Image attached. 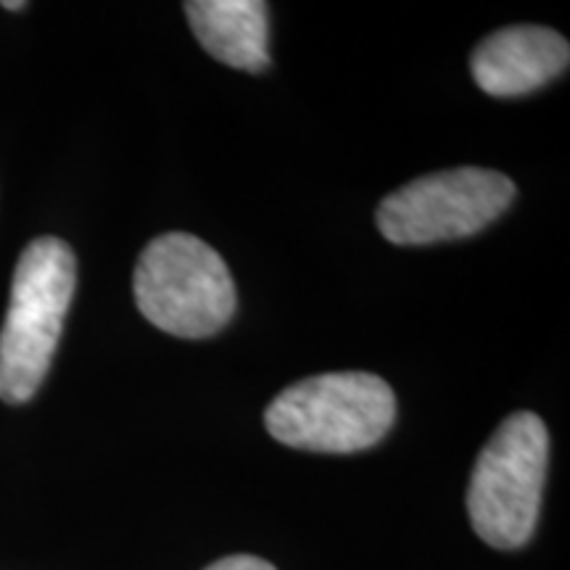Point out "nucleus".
<instances>
[{
  "mask_svg": "<svg viewBox=\"0 0 570 570\" xmlns=\"http://www.w3.org/2000/svg\"><path fill=\"white\" fill-rule=\"evenodd\" d=\"M77 265L61 238H38L19 256L0 331V399L24 404L38 394L75 296Z\"/></svg>",
  "mask_w": 570,
  "mask_h": 570,
  "instance_id": "obj_1",
  "label": "nucleus"
},
{
  "mask_svg": "<svg viewBox=\"0 0 570 570\" xmlns=\"http://www.w3.org/2000/svg\"><path fill=\"white\" fill-rule=\"evenodd\" d=\"M396 420V396L370 373H325L281 391L265 412L269 436L285 446L354 454L375 446Z\"/></svg>",
  "mask_w": 570,
  "mask_h": 570,
  "instance_id": "obj_2",
  "label": "nucleus"
},
{
  "mask_svg": "<svg viewBox=\"0 0 570 570\" xmlns=\"http://www.w3.org/2000/svg\"><path fill=\"white\" fill-rule=\"evenodd\" d=\"M132 291L142 317L180 338L214 336L238 304L223 256L188 233L159 235L142 248Z\"/></svg>",
  "mask_w": 570,
  "mask_h": 570,
  "instance_id": "obj_3",
  "label": "nucleus"
},
{
  "mask_svg": "<svg viewBox=\"0 0 570 570\" xmlns=\"http://www.w3.org/2000/svg\"><path fill=\"white\" fill-rule=\"evenodd\" d=\"M550 433L533 412H515L497 428L475 460L468 489L470 525L497 550H518L533 537L541 510Z\"/></svg>",
  "mask_w": 570,
  "mask_h": 570,
  "instance_id": "obj_4",
  "label": "nucleus"
},
{
  "mask_svg": "<svg viewBox=\"0 0 570 570\" xmlns=\"http://www.w3.org/2000/svg\"><path fill=\"white\" fill-rule=\"evenodd\" d=\"M515 202V183L494 169L460 167L412 180L377 206V230L396 246L470 238Z\"/></svg>",
  "mask_w": 570,
  "mask_h": 570,
  "instance_id": "obj_5",
  "label": "nucleus"
},
{
  "mask_svg": "<svg viewBox=\"0 0 570 570\" xmlns=\"http://www.w3.org/2000/svg\"><path fill=\"white\" fill-rule=\"evenodd\" d=\"M570 63V46L547 27H508L489 35L473 51L470 69L483 92L518 98L544 88Z\"/></svg>",
  "mask_w": 570,
  "mask_h": 570,
  "instance_id": "obj_6",
  "label": "nucleus"
},
{
  "mask_svg": "<svg viewBox=\"0 0 570 570\" xmlns=\"http://www.w3.org/2000/svg\"><path fill=\"white\" fill-rule=\"evenodd\" d=\"M185 17L196 40L233 69L269 67L267 3L259 0H188Z\"/></svg>",
  "mask_w": 570,
  "mask_h": 570,
  "instance_id": "obj_7",
  "label": "nucleus"
},
{
  "mask_svg": "<svg viewBox=\"0 0 570 570\" xmlns=\"http://www.w3.org/2000/svg\"><path fill=\"white\" fill-rule=\"evenodd\" d=\"M206 570H277V568L269 566V562L262 558H252V554H233V558L212 562Z\"/></svg>",
  "mask_w": 570,
  "mask_h": 570,
  "instance_id": "obj_8",
  "label": "nucleus"
},
{
  "mask_svg": "<svg viewBox=\"0 0 570 570\" xmlns=\"http://www.w3.org/2000/svg\"><path fill=\"white\" fill-rule=\"evenodd\" d=\"M3 9L21 11V9H27V3H24V0H3Z\"/></svg>",
  "mask_w": 570,
  "mask_h": 570,
  "instance_id": "obj_9",
  "label": "nucleus"
}]
</instances>
